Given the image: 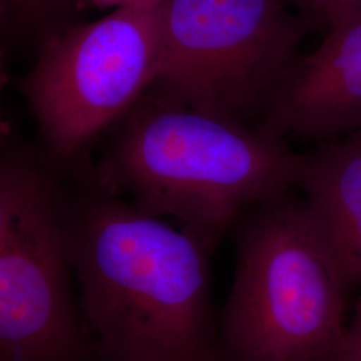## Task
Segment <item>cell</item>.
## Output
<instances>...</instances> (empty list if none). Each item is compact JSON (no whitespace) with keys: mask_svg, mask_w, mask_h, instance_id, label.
<instances>
[{"mask_svg":"<svg viewBox=\"0 0 361 361\" xmlns=\"http://www.w3.org/2000/svg\"><path fill=\"white\" fill-rule=\"evenodd\" d=\"M138 1H143V0H79L80 7L87 6L97 10H110V11L119 7L129 6L133 3H138Z\"/></svg>","mask_w":361,"mask_h":361,"instance_id":"obj_12","label":"cell"},{"mask_svg":"<svg viewBox=\"0 0 361 361\" xmlns=\"http://www.w3.org/2000/svg\"><path fill=\"white\" fill-rule=\"evenodd\" d=\"M317 26L285 0H161L150 91L246 122L259 116Z\"/></svg>","mask_w":361,"mask_h":361,"instance_id":"obj_5","label":"cell"},{"mask_svg":"<svg viewBox=\"0 0 361 361\" xmlns=\"http://www.w3.org/2000/svg\"><path fill=\"white\" fill-rule=\"evenodd\" d=\"M68 234L101 360L219 361L204 240L89 183L71 197Z\"/></svg>","mask_w":361,"mask_h":361,"instance_id":"obj_1","label":"cell"},{"mask_svg":"<svg viewBox=\"0 0 361 361\" xmlns=\"http://www.w3.org/2000/svg\"><path fill=\"white\" fill-rule=\"evenodd\" d=\"M71 195L37 157L0 162V361H102L70 256Z\"/></svg>","mask_w":361,"mask_h":361,"instance_id":"obj_4","label":"cell"},{"mask_svg":"<svg viewBox=\"0 0 361 361\" xmlns=\"http://www.w3.org/2000/svg\"><path fill=\"white\" fill-rule=\"evenodd\" d=\"M89 185L174 219L213 250L245 212L298 186L305 155L284 138L147 91Z\"/></svg>","mask_w":361,"mask_h":361,"instance_id":"obj_2","label":"cell"},{"mask_svg":"<svg viewBox=\"0 0 361 361\" xmlns=\"http://www.w3.org/2000/svg\"><path fill=\"white\" fill-rule=\"evenodd\" d=\"M356 131H357V133H359V134H360V135H361V128L359 130H356Z\"/></svg>","mask_w":361,"mask_h":361,"instance_id":"obj_13","label":"cell"},{"mask_svg":"<svg viewBox=\"0 0 361 361\" xmlns=\"http://www.w3.org/2000/svg\"><path fill=\"white\" fill-rule=\"evenodd\" d=\"M326 361H361V295L350 304L343 334Z\"/></svg>","mask_w":361,"mask_h":361,"instance_id":"obj_11","label":"cell"},{"mask_svg":"<svg viewBox=\"0 0 361 361\" xmlns=\"http://www.w3.org/2000/svg\"><path fill=\"white\" fill-rule=\"evenodd\" d=\"M79 0H0L3 37L35 42L38 47L52 34L75 23Z\"/></svg>","mask_w":361,"mask_h":361,"instance_id":"obj_9","label":"cell"},{"mask_svg":"<svg viewBox=\"0 0 361 361\" xmlns=\"http://www.w3.org/2000/svg\"><path fill=\"white\" fill-rule=\"evenodd\" d=\"M285 3L317 28L324 27L328 31L361 18V0H285Z\"/></svg>","mask_w":361,"mask_h":361,"instance_id":"obj_10","label":"cell"},{"mask_svg":"<svg viewBox=\"0 0 361 361\" xmlns=\"http://www.w3.org/2000/svg\"><path fill=\"white\" fill-rule=\"evenodd\" d=\"M258 128L328 142L361 128V18L328 31L298 54L265 104Z\"/></svg>","mask_w":361,"mask_h":361,"instance_id":"obj_7","label":"cell"},{"mask_svg":"<svg viewBox=\"0 0 361 361\" xmlns=\"http://www.w3.org/2000/svg\"><path fill=\"white\" fill-rule=\"evenodd\" d=\"M159 4L143 0L92 22H75L39 46L23 91L44 141L58 157L77 155L153 87L159 65Z\"/></svg>","mask_w":361,"mask_h":361,"instance_id":"obj_6","label":"cell"},{"mask_svg":"<svg viewBox=\"0 0 361 361\" xmlns=\"http://www.w3.org/2000/svg\"><path fill=\"white\" fill-rule=\"evenodd\" d=\"M298 186L314 226L350 292L361 289V135L328 141L305 154Z\"/></svg>","mask_w":361,"mask_h":361,"instance_id":"obj_8","label":"cell"},{"mask_svg":"<svg viewBox=\"0 0 361 361\" xmlns=\"http://www.w3.org/2000/svg\"><path fill=\"white\" fill-rule=\"evenodd\" d=\"M350 295L304 200L286 194L258 205L237 228L219 361H326Z\"/></svg>","mask_w":361,"mask_h":361,"instance_id":"obj_3","label":"cell"}]
</instances>
